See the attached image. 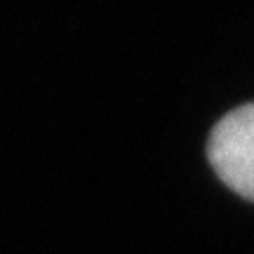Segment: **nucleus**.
<instances>
[{
  "mask_svg": "<svg viewBox=\"0 0 254 254\" xmlns=\"http://www.w3.org/2000/svg\"><path fill=\"white\" fill-rule=\"evenodd\" d=\"M207 155L228 189L254 200V104H245L219 120L209 134Z\"/></svg>",
  "mask_w": 254,
  "mask_h": 254,
  "instance_id": "f257e3e1",
  "label": "nucleus"
}]
</instances>
